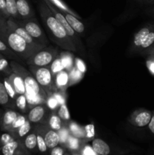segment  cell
Here are the masks:
<instances>
[{"label": "cell", "instance_id": "6da1fadb", "mask_svg": "<svg viewBox=\"0 0 154 155\" xmlns=\"http://www.w3.org/2000/svg\"><path fill=\"white\" fill-rule=\"evenodd\" d=\"M37 7L50 39L59 47L66 51L77 52L76 47L68 36L63 26L58 22L44 0H38Z\"/></svg>", "mask_w": 154, "mask_h": 155}, {"label": "cell", "instance_id": "7a4b0ae2", "mask_svg": "<svg viewBox=\"0 0 154 155\" xmlns=\"http://www.w3.org/2000/svg\"><path fill=\"white\" fill-rule=\"evenodd\" d=\"M10 65L13 72L22 77L25 86V95L30 108L35 105L45 104L48 95L42 86L38 83L30 71L23 67L16 61H10Z\"/></svg>", "mask_w": 154, "mask_h": 155}, {"label": "cell", "instance_id": "3957f363", "mask_svg": "<svg viewBox=\"0 0 154 155\" xmlns=\"http://www.w3.org/2000/svg\"><path fill=\"white\" fill-rule=\"evenodd\" d=\"M0 39L5 42L21 61H26L30 56L40 50L29 44L21 36L14 32L7 25V22L0 24Z\"/></svg>", "mask_w": 154, "mask_h": 155}, {"label": "cell", "instance_id": "277c9868", "mask_svg": "<svg viewBox=\"0 0 154 155\" xmlns=\"http://www.w3.org/2000/svg\"><path fill=\"white\" fill-rule=\"evenodd\" d=\"M28 66L30 72L45 90L48 96L57 91L54 83V76L51 73L49 67H36L33 65Z\"/></svg>", "mask_w": 154, "mask_h": 155}, {"label": "cell", "instance_id": "5b68a950", "mask_svg": "<svg viewBox=\"0 0 154 155\" xmlns=\"http://www.w3.org/2000/svg\"><path fill=\"white\" fill-rule=\"evenodd\" d=\"M58 54L57 48L45 46L30 56L26 61V63L27 65H33L36 67H50Z\"/></svg>", "mask_w": 154, "mask_h": 155}, {"label": "cell", "instance_id": "8992f818", "mask_svg": "<svg viewBox=\"0 0 154 155\" xmlns=\"http://www.w3.org/2000/svg\"><path fill=\"white\" fill-rule=\"evenodd\" d=\"M45 2V3L47 4V5L48 6L50 9H51V12L53 13V15H54V17L56 18V19L58 21V22L61 24L63 27V28L65 29L66 32L67 33L68 36L70 37V39H72V42L74 43L75 46L76 47L77 51H83V47L82 44L81 40L79 39V36L77 35V33L70 27V25L69 24V23L67 22L66 19L65 18L64 15H63V12L60 9H59L58 8L56 7L55 5L52 4V3L50 2L48 0H44Z\"/></svg>", "mask_w": 154, "mask_h": 155}, {"label": "cell", "instance_id": "52a82bcc", "mask_svg": "<svg viewBox=\"0 0 154 155\" xmlns=\"http://www.w3.org/2000/svg\"><path fill=\"white\" fill-rule=\"evenodd\" d=\"M17 23L21 27H24L27 33L39 43L43 46H47L48 45V42L47 36L45 32L43 31L39 25V22L36 18H30L27 20H16Z\"/></svg>", "mask_w": 154, "mask_h": 155}, {"label": "cell", "instance_id": "ba28073f", "mask_svg": "<svg viewBox=\"0 0 154 155\" xmlns=\"http://www.w3.org/2000/svg\"><path fill=\"white\" fill-rule=\"evenodd\" d=\"M51 112L45 104L35 105L27 112V120L32 124H47Z\"/></svg>", "mask_w": 154, "mask_h": 155}, {"label": "cell", "instance_id": "9c48e42d", "mask_svg": "<svg viewBox=\"0 0 154 155\" xmlns=\"http://www.w3.org/2000/svg\"><path fill=\"white\" fill-rule=\"evenodd\" d=\"M7 25L13 30L14 32L17 33V34L19 35L20 36L23 38L24 40L27 42H28L29 44H30L33 46L36 47V48H39V49H42L44 47L42 45H41L40 43H39L38 42H36L30 34L27 32V30L24 28V27H21V25L17 23L16 20L14 19V18H9L7 20Z\"/></svg>", "mask_w": 154, "mask_h": 155}, {"label": "cell", "instance_id": "30bf717a", "mask_svg": "<svg viewBox=\"0 0 154 155\" xmlns=\"http://www.w3.org/2000/svg\"><path fill=\"white\" fill-rule=\"evenodd\" d=\"M152 117V113L149 110L140 109L135 110L131 114L130 122L137 127H144L148 126Z\"/></svg>", "mask_w": 154, "mask_h": 155}, {"label": "cell", "instance_id": "8fae6325", "mask_svg": "<svg viewBox=\"0 0 154 155\" xmlns=\"http://www.w3.org/2000/svg\"><path fill=\"white\" fill-rule=\"evenodd\" d=\"M42 124V129H43L44 132H45L43 137L47 147L48 148L52 149L54 147L57 146V145L60 143V138H59L58 133L55 131V130L50 128L47 124Z\"/></svg>", "mask_w": 154, "mask_h": 155}, {"label": "cell", "instance_id": "7c38bea8", "mask_svg": "<svg viewBox=\"0 0 154 155\" xmlns=\"http://www.w3.org/2000/svg\"><path fill=\"white\" fill-rule=\"evenodd\" d=\"M152 27H153L152 24H147L142 27L140 30H138L135 33L134 38H133L132 43H131V51L133 52H136V51L138 52L140 45H142L144 39H146V36L149 34Z\"/></svg>", "mask_w": 154, "mask_h": 155}, {"label": "cell", "instance_id": "4fadbf2b", "mask_svg": "<svg viewBox=\"0 0 154 155\" xmlns=\"http://www.w3.org/2000/svg\"><path fill=\"white\" fill-rule=\"evenodd\" d=\"M16 4L20 20L35 18V12L28 0H16Z\"/></svg>", "mask_w": 154, "mask_h": 155}, {"label": "cell", "instance_id": "5bb4252c", "mask_svg": "<svg viewBox=\"0 0 154 155\" xmlns=\"http://www.w3.org/2000/svg\"><path fill=\"white\" fill-rule=\"evenodd\" d=\"M19 115V113L11 109H8L3 113L2 117L1 124H0V129L2 131L8 132L11 127L12 124L16 119L17 117Z\"/></svg>", "mask_w": 154, "mask_h": 155}, {"label": "cell", "instance_id": "9a60e30c", "mask_svg": "<svg viewBox=\"0 0 154 155\" xmlns=\"http://www.w3.org/2000/svg\"><path fill=\"white\" fill-rule=\"evenodd\" d=\"M54 83L57 90L65 92L69 86V72L66 70L60 71L54 76Z\"/></svg>", "mask_w": 154, "mask_h": 155}, {"label": "cell", "instance_id": "2e32d148", "mask_svg": "<svg viewBox=\"0 0 154 155\" xmlns=\"http://www.w3.org/2000/svg\"><path fill=\"white\" fill-rule=\"evenodd\" d=\"M62 11V10H61ZM65 18L70 25V27L79 34H82L85 31V26L82 21H79V18H76L74 15L68 13V12L62 11Z\"/></svg>", "mask_w": 154, "mask_h": 155}, {"label": "cell", "instance_id": "e0dca14e", "mask_svg": "<svg viewBox=\"0 0 154 155\" xmlns=\"http://www.w3.org/2000/svg\"><path fill=\"white\" fill-rule=\"evenodd\" d=\"M8 78L10 80L11 83L13 86L14 89L16 91L17 94L18 95H25L26 89L25 86H24V80L22 77L17 74L16 73L13 72L8 76Z\"/></svg>", "mask_w": 154, "mask_h": 155}, {"label": "cell", "instance_id": "ac0fdd59", "mask_svg": "<svg viewBox=\"0 0 154 155\" xmlns=\"http://www.w3.org/2000/svg\"><path fill=\"white\" fill-rule=\"evenodd\" d=\"M59 56H60L64 70L69 72L74 67V59H75L72 51L66 50V51L60 52V54H59Z\"/></svg>", "mask_w": 154, "mask_h": 155}, {"label": "cell", "instance_id": "d6986e66", "mask_svg": "<svg viewBox=\"0 0 154 155\" xmlns=\"http://www.w3.org/2000/svg\"><path fill=\"white\" fill-rule=\"evenodd\" d=\"M91 147L98 154L108 155L110 152L109 145L101 139H95L92 141Z\"/></svg>", "mask_w": 154, "mask_h": 155}, {"label": "cell", "instance_id": "ffe728a7", "mask_svg": "<svg viewBox=\"0 0 154 155\" xmlns=\"http://www.w3.org/2000/svg\"><path fill=\"white\" fill-rule=\"evenodd\" d=\"M20 148V143L17 139L3 145L0 148V153L2 155H16Z\"/></svg>", "mask_w": 154, "mask_h": 155}, {"label": "cell", "instance_id": "44dd1931", "mask_svg": "<svg viewBox=\"0 0 154 155\" xmlns=\"http://www.w3.org/2000/svg\"><path fill=\"white\" fill-rule=\"evenodd\" d=\"M47 124L50 128L57 132L63 127V121L57 115V111H51L49 117H48Z\"/></svg>", "mask_w": 154, "mask_h": 155}, {"label": "cell", "instance_id": "7402d4cb", "mask_svg": "<svg viewBox=\"0 0 154 155\" xmlns=\"http://www.w3.org/2000/svg\"><path fill=\"white\" fill-rule=\"evenodd\" d=\"M32 128V124L30 121L27 120L24 124H23L21 127H20L19 128L17 129L15 131H14L13 133H11V134H12V136L14 137V139H23V138L25 137L26 136L29 134V133L30 132Z\"/></svg>", "mask_w": 154, "mask_h": 155}, {"label": "cell", "instance_id": "603a6c76", "mask_svg": "<svg viewBox=\"0 0 154 155\" xmlns=\"http://www.w3.org/2000/svg\"><path fill=\"white\" fill-rule=\"evenodd\" d=\"M0 53L5 56L8 59H10V61H16L18 62L21 61V59L1 39H0Z\"/></svg>", "mask_w": 154, "mask_h": 155}, {"label": "cell", "instance_id": "cb8c5ba5", "mask_svg": "<svg viewBox=\"0 0 154 155\" xmlns=\"http://www.w3.org/2000/svg\"><path fill=\"white\" fill-rule=\"evenodd\" d=\"M68 128H69L70 134L79 139L85 138V133L84 127H81L75 122L69 120L68 122Z\"/></svg>", "mask_w": 154, "mask_h": 155}, {"label": "cell", "instance_id": "d4e9b609", "mask_svg": "<svg viewBox=\"0 0 154 155\" xmlns=\"http://www.w3.org/2000/svg\"><path fill=\"white\" fill-rule=\"evenodd\" d=\"M0 105L5 107H12L11 99L6 91L3 81L0 80Z\"/></svg>", "mask_w": 154, "mask_h": 155}, {"label": "cell", "instance_id": "484cf974", "mask_svg": "<svg viewBox=\"0 0 154 155\" xmlns=\"http://www.w3.org/2000/svg\"><path fill=\"white\" fill-rule=\"evenodd\" d=\"M14 104L22 113H27L30 110V106L25 95H18L14 100Z\"/></svg>", "mask_w": 154, "mask_h": 155}, {"label": "cell", "instance_id": "4316f807", "mask_svg": "<svg viewBox=\"0 0 154 155\" xmlns=\"http://www.w3.org/2000/svg\"><path fill=\"white\" fill-rule=\"evenodd\" d=\"M5 2L7 12L10 18H14L15 20H20V17L18 13V9H17L16 0H5Z\"/></svg>", "mask_w": 154, "mask_h": 155}, {"label": "cell", "instance_id": "83f0119b", "mask_svg": "<svg viewBox=\"0 0 154 155\" xmlns=\"http://www.w3.org/2000/svg\"><path fill=\"white\" fill-rule=\"evenodd\" d=\"M153 44H154V25H153V27L152 28V30H151L150 32L149 33V34L146 36V39H144V41L143 42L142 45H140L138 52L143 53V51H146V49H148L149 47L152 46Z\"/></svg>", "mask_w": 154, "mask_h": 155}, {"label": "cell", "instance_id": "f1b7e54d", "mask_svg": "<svg viewBox=\"0 0 154 155\" xmlns=\"http://www.w3.org/2000/svg\"><path fill=\"white\" fill-rule=\"evenodd\" d=\"M24 145L29 150H33L37 146V136L36 131L32 133L25 136L24 139Z\"/></svg>", "mask_w": 154, "mask_h": 155}, {"label": "cell", "instance_id": "f546056e", "mask_svg": "<svg viewBox=\"0 0 154 155\" xmlns=\"http://www.w3.org/2000/svg\"><path fill=\"white\" fill-rule=\"evenodd\" d=\"M0 72L3 73L7 76L10 75L11 73H13L11 67L10 65V62H8L7 58L1 53H0Z\"/></svg>", "mask_w": 154, "mask_h": 155}, {"label": "cell", "instance_id": "4dcf8cb0", "mask_svg": "<svg viewBox=\"0 0 154 155\" xmlns=\"http://www.w3.org/2000/svg\"><path fill=\"white\" fill-rule=\"evenodd\" d=\"M83 75H84V74L82 73L81 71H79L78 69H76L75 67L74 66L73 68L71 69V71L69 72V86L79 83V82L83 78Z\"/></svg>", "mask_w": 154, "mask_h": 155}, {"label": "cell", "instance_id": "1f68e13d", "mask_svg": "<svg viewBox=\"0 0 154 155\" xmlns=\"http://www.w3.org/2000/svg\"><path fill=\"white\" fill-rule=\"evenodd\" d=\"M57 114L63 122L68 123L70 120V115H69V110H68L66 104L60 105V107H58L57 110Z\"/></svg>", "mask_w": 154, "mask_h": 155}, {"label": "cell", "instance_id": "d6a6232c", "mask_svg": "<svg viewBox=\"0 0 154 155\" xmlns=\"http://www.w3.org/2000/svg\"><path fill=\"white\" fill-rule=\"evenodd\" d=\"M48 1H49L51 3H52V4L54 5H55L56 7L58 8L59 9H60V10L68 12V13H69V14H71V15H74V16L76 17V18L81 19V18H80V17L79 16V15H77L75 12H74L73 11L71 10V9L69 8L68 7V6L66 5L65 4V3L63 2L62 0H48Z\"/></svg>", "mask_w": 154, "mask_h": 155}, {"label": "cell", "instance_id": "836d02e7", "mask_svg": "<svg viewBox=\"0 0 154 155\" xmlns=\"http://www.w3.org/2000/svg\"><path fill=\"white\" fill-rule=\"evenodd\" d=\"M3 83H4L6 91H7L9 97L11 98V99L14 100H14L15 98H17V96H18V94H17L15 89H14L13 86H12V84L11 83L10 80H8V77H5V78L3 79Z\"/></svg>", "mask_w": 154, "mask_h": 155}, {"label": "cell", "instance_id": "e575fe53", "mask_svg": "<svg viewBox=\"0 0 154 155\" xmlns=\"http://www.w3.org/2000/svg\"><path fill=\"white\" fill-rule=\"evenodd\" d=\"M50 70H51V73L53 74V75L55 76L57 73H59L60 71L64 70L63 64H62L61 60L60 58V56H57L55 59L54 60V61L51 63V64L50 65Z\"/></svg>", "mask_w": 154, "mask_h": 155}, {"label": "cell", "instance_id": "d590c367", "mask_svg": "<svg viewBox=\"0 0 154 155\" xmlns=\"http://www.w3.org/2000/svg\"><path fill=\"white\" fill-rule=\"evenodd\" d=\"M27 120V116H25V115H23V114H19V115L17 117V118L14 120V121L13 122V124H12V125H11V127L10 130H9L8 133H13V132L15 131L17 129L19 128L20 127H21V126H22L23 124H24Z\"/></svg>", "mask_w": 154, "mask_h": 155}, {"label": "cell", "instance_id": "8d00e7d4", "mask_svg": "<svg viewBox=\"0 0 154 155\" xmlns=\"http://www.w3.org/2000/svg\"><path fill=\"white\" fill-rule=\"evenodd\" d=\"M36 136H37V146L39 148V151L41 152H45L47 151V145L45 144V139H44L43 135L41 133L40 130L36 127Z\"/></svg>", "mask_w": 154, "mask_h": 155}, {"label": "cell", "instance_id": "74e56055", "mask_svg": "<svg viewBox=\"0 0 154 155\" xmlns=\"http://www.w3.org/2000/svg\"><path fill=\"white\" fill-rule=\"evenodd\" d=\"M60 138V144H66L70 136V132H69V128L66 126H63L60 130L57 131Z\"/></svg>", "mask_w": 154, "mask_h": 155}, {"label": "cell", "instance_id": "f35d334b", "mask_svg": "<svg viewBox=\"0 0 154 155\" xmlns=\"http://www.w3.org/2000/svg\"><path fill=\"white\" fill-rule=\"evenodd\" d=\"M45 104H46L48 108L51 111H57L58 107H60V104H59L58 101H57V99L52 95H48V98H47Z\"/></svg>", "mask_w": 154, "mask_h": 155}, {"label": "cell", "instance_id": "ab89813d", "mask_svg": "<svg viewBox=\"0 0 154 155\" xmlns=\"http://www.w3.org/2000/svg\"><path fill=\"white\" fill-rule=\"evenodd\" d=\"M14 137L12 136V134L8 133V132L2 133V134H0V148L2 147L3 145H6V144L12 142V141H14Z\"/></svg>", "mask_w": 154, "mask_h": 155}, {"label": "cell", "instance_id": "60d3db41", "mask_svg": "<svg viewBox=\"0 0 154 155\" xmlns=\"http://www.w3.org/2000/svg\"><path fill=\"white\" fill-rule=\"evenodd\" d=\"M66 144L70 149L76 150L79 147V138L70 135Z\"/></svg>", "mask_w": 154, "mask_h": 155}, {"label": "cell", "instance_id": "b9f144b4", "mask_svg": "<svg viewBox=\"0 0 154 155\" xmlns=\"http://www.w3.org/2000/svg\"><path fill=\"white\" fill-rule=\"evenodd\" d=\"M53 96L57 99V101H58L59 104L61 105V104H66V98H65V94L64 92L63 91H56L54 93L52 94Z\"/></svg>", "mask_w": 154, "mask_h": 155}, {"label": "cell", "instance_id": "7bdbcfd3", "mask_svg": "<svg viewBox=\"0 0 154 155\" xmlns=\"http://www.w3.org/2000/svg\"><path fill=\"white\" fill-rule=\"evenodd\" d=\"M74 66L75 67L76 69H78L79 71H81L82 73L85 74L86 71V66L85 64L84 63L82 59H80L79 58H75L74 59Z\"/></svg>", "mask_w": 154, "mask_h": 155}, {"label": "cell", "instance_id": "ee69618b", "mask_svg": "<svg viewBox=\"0 0 154 155\" xmlns=\"http://www.w3.org/2000/svg\"><path fill=\"white\" fill-rule=\"evenodd\" d=\"M85 133V138L87 139H91L95 136V127L93 124H88L84 127Z\"/></svg>", "mask_w": 154, "mask_h": 155}, {"label": "cell", "instance_id": "f6af8a7d", "mask_svg": "<svg viewBox=\"0 0 154 155\" xmlns=\"http://www.w3.org/2000/svg\"><path fill=\"white\" fill-rule=\"evenodd\" d=\"M0 15H2L3 18H5L7 20L10 18L7 12L5 0H0Z\"/></svg>", "mask_w": 154, "mask_h": 155}, {"label": "cell", "instance_id": "bcb514c9", "mask_svg": "<svg viewBox=\"0 0 154 155\" xmlns=\"http://www.w3.org/2000/svg\"><path fill=\"white\" fill-rule=\"evenodd\" d=\"M83 154L84 155H97V153L94 151L92 147L89 146V145H86L85 146L84 149H83Z\"/></svg>", "mask_w": 154, "mask_h": 155}, {"label": "cell", "instance_id": "7dc6e473", "mask_svg": "<svg viewBox=\"0 0 154 155\" xmlns=\"http://www.w3.org/2000/svg\"><path fill=\"white\" fill-rule=\"evenodd\" d=\"M51 155H63V150L60 147H54L51 151Z\"/></svg>", "mask_w": 154, "mask_h": 155}, {"label": "cell", "instance_id": "c3c4849f", "mask_svg": "<svg viewBox=\"0 0 154 155\" xmlns=\"http://www.w3.org/2000/svg\"><path fill=\"white\" fill-rule=\"evenodd\" d=\"M146 66L150 73L154 75V61L149 60H146Z\"/></svg>", "mask_w": 154, "mask_h": 155}, {"label": "cell", "instance_id": "681fc988", "mask_svg": "<svg viewBox=\"0 0 154 155\" xmlns=\"http://www.w3.org/2000/svg\"><path fill=\"white\" fill-rule=\"evenodd\" d=\"M148 127H149L151 133H152V134H154V115H152L150 122H149V124H148Z\"/></svg>", "mask_w": 154, "mask_h": 155}, {"label": "cell", "instance_id": "f907efd6", "mask_svg": "<svg viewBox=\"0 0 154 155\" xmlns=\"http://www.w3.org/2000/svg\"><path fill=\"white\" fill-rule=\"evenodd\" d=\"M153 52H154V44L152 45V46L149 47L148 49H146V51H143L142 54H147V55H148V54H152V53H153Z\"/></svg>", "mask_w": 154, "mask_h": 155}, {"label": "cell", "instance_id": "816d5d0a", "mask_svg": "<svg viewBox=\"0 0 154 155\" xmlns=\"http://www.w3.org/2000/svg\"><path fill=\"white\" fill-rule=\"evenodd\" d=\"M147 60H149V61H154V52H153V53H152V54H148Z\"/></svg>", "mask_w": 154, "mask_h": 155}, {"label": "cell", "instance_id": "f5cc1de1", "mask_svg": "<svg viewBox=\"0 0 154 155\" xmlns=\"http://www.w3.org/2000/svg\"><path fill=\"white\" fill-rule=\"evenodd\" d=\"M7 22V19H5V18H3L2 15H0V24H5V23Z\"/></svg>", "mask_w": 154, "mask_h": 155}, {"label": "cell", "instance_id": "db71d44e", "mask_svg": "<svg viewBox=\"0 0 154 155\" xmlns=\"http://www.w3.org/2000/svg\"><path fill=\"white\" fill-rule=\"evenodd\" d=\"M145 3L149 5L154 4V0H145Z\"/></svg>", "mask_w": 154, "mask_h": 155}, {"label": "cell", "instance_id": "11a10c76", "mask_svg": "<svg viewBox=\"0 0 154 155\" xmlns=\"http://www.w3.org/2000/svg\"><path fill=\"white\" fill-rule=\"evenodd\" d=\"M3 115V112L0 110V124H1V121H2V117Z\"/></svg>", "mask_w": 154, "mask_h": 155}, {"label": "cell", "instance_id": "9f6ffc18", "mask_svg": "<svg viewBox=\"0 0 154 155\" xmlns=\"http://www.w3.org/2000/svg\"><path fill=\"white\" fill-rule=\"evenodd\" d=\"M136 1L140 3H145V0H136Z\"/></svg>", "mask_w": 154, "mask_h": 155}, {"label": "cell", "instance_id": "6f0895ef", "mask_svg": "<svg viewBox=\"0 0 154 155\" xmlns=\"http://www.w3.org/2000/svg\"><path fill=\"white\" fill-rule=\"evenodd\" d=\"M151 12H152V13H154V7H153V8H152V9H151Z\"/></svg>", "mask_w": 154, "mask_h": 155}]
</instances>
